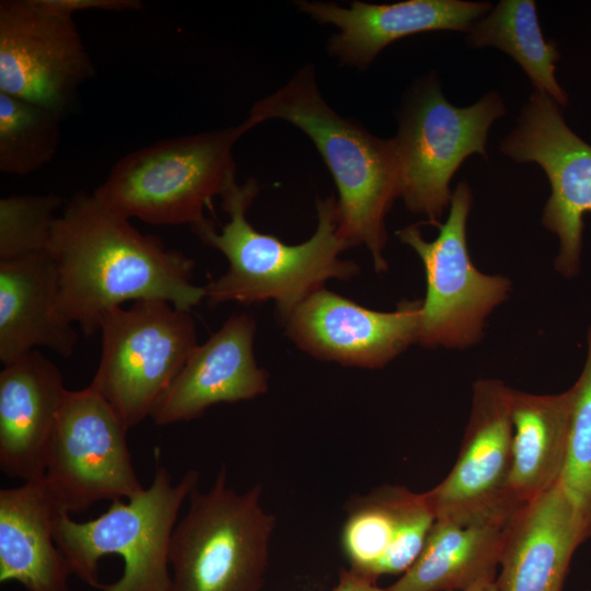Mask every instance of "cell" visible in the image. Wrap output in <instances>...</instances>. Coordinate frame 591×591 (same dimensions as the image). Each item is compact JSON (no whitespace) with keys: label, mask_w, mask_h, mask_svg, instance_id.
I'll list each match as a JSON object with an SVG mask.
<instances>
[{"label":"cell","mask_w":591,"mask_h":591,"mask_svg":"<svg viewBox=\"0 0 591 591\" xmlns=\"http://www.w3.org/2000/svg\"><path fill=\"white\" fill-rule=\"evenodd\" d=\"M583 542L576 511L557 482L513 514L497 591H561L571 557Z\"/></svg>","instance_id":"d6986e66"},{"label":"cell","mask_w":591,"mask_h":591,"mask_svg":"<svg viewBox=\"0 0 591 591\" xmlns=\"http://www.w3.org/2000/svg\"><path fill=\"white\" fill-rule=\"evenodd\" d=\"M501 150L517 162H535L546 173L551 196L542 224L559 240L556 269L566 278L579 271L583 216L591 212V146L566 125L558 104L535 90Z\"/></svg>","instance_id":"7c38bea8"},{"label":"cell","mask_w":591,"mask_h":591,"mask_svg":"<svg viewBox=\"0 0 591 591\" xmlns=\"http://www.w3.org/2000/svg\"><path fill=\"white\" fill-rule=\"evenodd\" d=\"M434 514L425 493L383 486L347 506L341 546L350 569L376 579L404 573L420 554Z\"/></svg>","instance_id":"ac0fdd59"},{"label":"cell","mask_w":591,"mask_h":591,"mask_svg":"<svg viewBox=\"0 0 591 591\" xmlns=\"http://www.w3.org/2000/svg\"><path fill=\"white\" fill-rule=\"evenodd\" d=\"M473 47L495 46L510 55L525 71L537 91L547 93L565 105L566 92L557 83L554 71L559 53L542 34L536 4L531 0H502L468 30Z\"/></svg>","instance_id":"cb8c5ba5"},{"label":"cell","mask_w":591,"mask_h":591,"mask_svg":"<svg viewBox=\"0 0 591 591\" xmlns=\"http://www.w3.org/2000/svg\"><path fill=\"white\" fill-rule=\"evenodd\" d=\"M511 390L494 379L474 383L459 456L443 480L425 493L436 519L511 514L522 506L509 493Z\"/></svg>","instance_id":"4fadbf2b"},{"label":"cell","mask_w":591,"mask_h":591,"mask_svg":"<svg viewBox=\"0 0 591 591\" xmlns=\"http://www.w3.org/2000/svg\"><path fill=\"white\" fill-rule=\"evenodd\" d=\"M59 282L58 308L86 336L102 316L132 300H163L190 312L206 298L192 282L194 260L142 234L127 219L78 192L57 216L48 248Z\"/></svg>","instance_id":"6da1fadb"},{"label":"cell","mask_w":591,"mask_h":591,"mask_svg":"<svg viewBox=\"0 0 591 591\" xmlns=\"http://www.w3.org/2000/svg\"><path fill=\"white\" fill-rule=\"evenodd\" d=\"M496 577V572L486 575L461 591H497Z\"/></svg>","instance_id":"f546056e"},{"label":"cell","mask_w":591,"mask_h":591,"mask_svg":"<svg viewBox=\"0 0 591 591\" xmlns=\"http://www.w3.org/2000/svg\"><path fill=\"white\" fill-rule=\"evenodd\" d=\"M252 128L245 119L138 149L116 162L93 196L127 219L193 229L207 220L205 207L235 176L233 147Z\"/></svg>","instance_id":"5b68a950"},{"label":"cell","mask_w":591,"mask_h":591,"mask_svg":"<svg viewBox=\"0 0 591 591\" xmlns=\"http://www.w3.org/2000/svg\"><path fill=\"white\" fill-rule=\"evenodd\" d=\"M39 3L55 13L70 18L83 10L129 11L143 7L138 0H39Z\"/></svg>","instance_id":"83f0119b"},{"label":"cell","mask_w":591,"mask_h":591,"mask_svg":"<svg viewBox=\"0 0 591 591\" xmlns=\"http://www.w3.org/2000/svg\"><path fill=\"white\" fill-rule=\"evenodd\" d=\"M59 114L0 93V171L27 175L55 157L60 141Z\"/></svg>","instance_id":"d4e9b609"},{"label":"cell","mask_w":591,"mask_h":591,"mask_svg":"<svg viewBox=\"0 0 591 591\" xmlns=\"http://www.w3.org/2000/svg\"><path fill=\"white\" fill-rule=\"evenodd\" d=\"M300 9L339 33L328 50L343 63L367 67L389 44L417 33L468 31L491 9L487 2L461 0H407L390 4L354 1L350 8L332 2L300 1Z\"/></svg>","instance_id":"e0dca14e"},{"label":"cell","mask_w":591,"mask_h":591,"mask_svg":"<svg viewBox=\"0 0 591 591\" xmlns=\"http://www.w3.org/2000/svg\"><path fill=\"white\" fill-rule=\"evenodd\" d=\"M67 389L60 370L34 349L0 372V468L10 477L43 478Z\"/></svg>","instance_id":"2e32d148"},{"label":"cell","mask_w":591,"mask_h":591,"mask_svg":"<svg viewBox=\"0 0 591 591\" xmlns=\"http://www.w3.org/2000/svg\"><path fill=\"white\" fill-rule=\"evenodd\" d=\"M333 591H386L376 584V579L361 575L352 569H344Z\"/></svg>","instance_id":"f1b7e54d"},{"label":"cell","mask_w":591,"mask_h":591,"mask_svg":"<svg viewBox=\"0 0 591 591\" xmlns=\"http://www.w3.org/2000/svg\"><path fill=\"white\" fill-rule=\"evenodd\" d=\"M59 282L48 252L0 259V360L5 366L35 347L72 355L78 333L58 308Z\"/></svg>","instance_id":"ffe728a7"},{"label":"cell","mask_w":591,"mask_h":591,"mask_svg":"<svg viewBox=\"0 0 591 591\" xmlns=\"http://www.w3.org/2000/svg\"><path fill=\"white\" fill-rule=\"evenodd\" d=\"M62 508L45 477L0 490V582L69 591L71 570L55 541Z\"/></svg>","instance_id":"44dd1931"},{"label":"cell","mask_w":591,"mask_h":591,"mask_svg":"<svg viewBox=\"0 0 591 591\" xmlns=\"http://www.w3.org/2000/svg\"><path fill=\"white\" fill-rule=\"evenodd\" d=\"M420 310L421 300H405L395 311H374L322 288L293 310L286 332L318 359L375 369L417 343Z\"/></svg>","instance_id":"5bb4252c"},{"label":"cell","mask_w":591,"mask_h":591,"mask_svg":"<svg viewBox=\"0 0 591 591\" xmlns=\"http://www.w3.org/2000/svg\"><path fill=\"white\" fill-rule=\"evenodd\" d=\"M467 183L452 194L447 221L439 234L426 241L418 225L397 231L401 242L420 257L426 275L417 343L425 347L467 348L483 337L486 317L511 290L501 275H486L473 264L466 242V222L472 208Z\"/></svg>","instance_id":"ba28073f"},{"label":"cell","mask_w":591,"mask_h":591,"mask_svg":"<svg viewBox=\"0 0 591 591\" xmlns=\"http://www.w3.org/2000/svg\"><path fill=\"white\" fill-rule=\"evenodd\" d=\"M514 513L437 518L417 559L385 590L461 591L496 572Z\"/></svg>","instance_id":"7402d4cb"},{"label":"cell","mask_w":591,"mask_h":591,"mask_svg":"<svg viewBox=\"0 0 591 591\" xmlns=\"http://www.w3.org/2000/svg\"><path fill=\"white\" fill-rule=\"evenodd\" d=\"M93 76L72 18L46 9L39 0L0 2V93L65 118L79 88Z\"/></svg>","instance_id":"8fae6325"},{"label":"cell","mask_w":591,"mask_h":591,"mask_svg":"<svg viewBox=\"0 0 591 591\" xmlns=\"http://www.w3.org/2000/svg\"><path fill=\"white\" fill-rule=\"evenodd\" d=\"M262 491L228 487L224 465L207 491L193 490L171 537L172 591H260L275 528Z\"/></svg>","instance_id":"8992f818"},{"label":"cell","mask_w":591,"mask_h":591,"mask_svg":"<svg viewBox=\"0 0 591 591\" xmlns=\"http://www.w3.org/2000/svg\"><path fill=\"white\" fill-rule=\"evenodd\" d=\"M570 390L569 434L558 483L576 511L586 541L591 537V326L586 363Z\"/></svg>","instance_id":"484cf974"},{"label":"cell","mask_w":591,"mask_h":591,"mask_svg":"<svg viewBox=\"0 0 591 591\" xmlns=\"http://www.w3.org/2000/svg\"><path fill=\"white\" fill-rule=\"evenodd\" d=\"M102 351L90 383L129 430L151 414L197 346L195 321L163 300H139L101 318Z\"/></svg>","instance_id":"52a82bcc"},{"label":"cell","mask_w":591,"mask_h":591,"mask_svg":"<svg viewBox=\"0 0 591 591\" xmlns=\"http://www.w3.org/2000/svg\"><path fill=\"white\" fill-rule=\"evenodd\" d=\"M270 119L294 125L313 141L338 190V234L351 246L366 245L374 269L386 270L384 220L401 197L394 139L378 138L329 107L316 86L311 66L257 101L246 118L253 128Z\"/></svg>","instance_id":"3957f363"},{"label":"cell","mask_w":591,"mask_h":591,"mask_svg":"<svg viewBox=\"0 0 591 591\" xmlns=\"http://www.w3.org/2000/svg\"><path fill=\"white\" fill-rule=\"evenodd\" d=\"M56 195H11L0 199V259L48 252L56 210Z\"/></svg>","instance_id":"4316f807"},{"label":"cell","mask_w":591,"mask_h":591,"mask_svg":"<svg viewBox=\"0 0 591 591\" xmlns=\"http://www.w3.org/2000/svg\"><path fill=\"white\" fill-rule=\"evenodd\" d=\"M572 392L552 395L511 390L509 493L524 505L556 484L564 466Z\"/></svg>","instance_id":"603a6c76"},{"label":"cell","mask_w":591,"mask_h":591,"mask_svg":"<svg viewBox=\"0 0 591 591\" xmlns=\"http://www.w3.org/2000/svg\"><path fill=\"white\" fill-rule=\"evenodd\" d=\"M505 106L488 93L468 107L452 105L433 78L412 97L394 139L401 173V197L406 207L438 225L450 206L449 184L468 155H486L487 132Z\"/></svg>","instance_id":"9c48e42d"},{"label":"cell","mask_w":591,"mask_h":591,"mask_svg":"<svg viewBox=\"0 0 591 591\" xmlns=\"http://www.w3.org/2000/svg\"><path fill=\"white\" fill-rule=\"evenodd\" d=\"M258 193L256 179L248 178L240 185L234 176L220 195L229 221L220 231L208 219L192 229L204 244L220 251L229 260L228 270L204 288L213 304L274 300L279 317L286 321L328 279H349L357 274L358 266L339 256L351 245L337 232V202L333 195L316 201L314 234L303 243L289 245L255 230L247 221L246 212Z\"/></svg>","instance_id":"7a4b0ae2"},{"label":"cell","mask_w":591,"mask_h":591,"mask_svg":"<svg viewBox=\"0 0 591 591\" xmlns=\"http://www.w3.org/2000/svg\"><path fill=\"white\" fill-rule=\"evenodd\" d=\"M199 473L187 471L173 483L158 466L149 487L112 501L99 517L77 522L61 511L55 541L71 573L102 591H172L169 552L184 501L198 487Z\"/></svg>","instance_id":"277c9868"},{"label":"cell","mask_w":591,"mask_h":591,"mask_svg":"<svg viewBox=\"0 0 591 591\" xmlns=\"http://www.w3.org/2000/svg\"><path fill=\"white\" fill-rule=\"evenodd\" d=\"M127 431L93 387L67 391L44 476L62 510L81 512L97 501L129 499L144 489Z\"/></svg>","instance_id":"30bf717a"},{"label":"cell","mask_w":591,"mask_h":591,"mask_svg":"<svg viewBox=\"0 0 591 591\" xmlns=\"http://www.w3.org/2000/svg\"><path fill=\"white\" fill-rule=\"evenodd\" d=\"M255 322L236 314L202 345H197L158 401L159 426L189 421L219 403L252 399L267 391V373L254 358Z\"/></svg>","instance_id":"9a60e30c"}]
</instances>
